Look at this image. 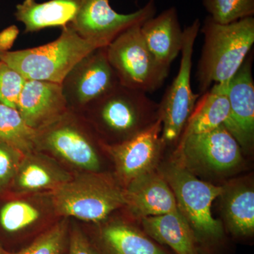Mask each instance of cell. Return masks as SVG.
I'll return each instance as SVG.
<instances>
[{
	"instance_id": "obj_9",
	"label": "cell",
	"mask_w": 254,
	"mask_h": 254,
	"mask_svg": "<svg viewBox=\"0 0 254 254\" xmlns=\"http://www.w3.org/2000/svg\"><path fill=\"white\" fill-rule=\"evenodd\" d=\"M78 10L71 23L83 39L100 48L108 46L119 34L133 25L141 24L156 14L155 0H149L130 14H120L110 0H77Z\"/></svg>"
},
{
	"instance_id": "obj_28",
	"label": "cell",
	"mask_w": 254,
	"mask_h": 254,
	"mask_svg": "<svg viewBox=\"0 0 254 254\" xmlns=\"http://www.w3.org/2000/svg\"><path fill=\"white\" fill-rule=\"evenodd\" d=\"M23 156L18 150L0 141V191L11 185Z\"/></svg>"
},
{
	"instance_id": "obj_31",
	"label": "cell",
	"mask_w": 254,
	"mask_h": 254,
	"mask_svg": "<svg viewBox=\"0 0 254 254\" xmlns=\"http://www.w3.org/2000/svg\"><path fill=\"white\" fill-rule=\"evenodd\" d=\"M0 254H8L7 252H6L3 248L2 246L0 244Z\"/></svg>"
},
{
	"instance_id": "obj_29",
	"label": "cell",
	"mask_w": 254,
	"mask_h": 254,
	"mask_svg": "<svg viewBox=\"0 0 254 254\" xmlns=\"http://www.w3.org/2000/svg\"><path fill=\"white\" fill-rule=\"evenodd\" d=\"M68 254H101L78 227H73L69 235Z\"/></svg>"
},
{
	"instance_id": "obj_16",
	"label": "cell",
	"mask_w": 254,
	"mask_h": 254,
	"mask_svg": "<svg viewBox=\"0 0 254 254\" xmlns=\"http://www.w3.org/2000/svg\"><path fill=\"white\" fill-rule=\"evenodd\" d=\"M141 32L157 61L170 67L183 46L184 33L176 8L171 6L148 18L141 25Z\"/></svg>"
},
{
	"instance_id": "obj_32",
	"label": "cell",
	"mask_w": 254,
	"mask_h": 254,
	"mask_svg": "<svg viewBox=\"0 0 254 254\" xmlns=\"http://www.w3.org/2000/svg\"><path fill=\"white\" fill-rule=\"evenodd\" d=\"M0 57H1V53H0Z\"/></svg>"
},
{
	"instance_id": "obj_27",
	"label": "cell",
	"mask_w": 254,
	"mask_h": 254,
	"mask_svg": "<svg viewBox=\"0 0 254 254\" xmlns=\"http://www.w3.org/2000/svg\"><path fill=\"white\" fill-rule=\"evenodd\" d=\"M26 78L0 60V103L16 109Z\"/></svg>"
},
{
	"instance_id": "obj_30",
	"label": "cell",
	"mask_w": 254,
	"mask_h": 254,
	"mask_svg": "<svg viewBox=\"0 0 254 254\" xmlns=\"http://www.w3.org/2000/svg\"><path fill=\"white\" fill-rule=\"evenodd\" d=\"M19 34L16 25H11L0 32V53L9 51Z\"/></svg>"
},
{
	"instance_id": "obj_3",
	"label": "cell",
	"mask_w": 254,
	"mask_h": 254,
	"mask_svg": "<svg viewBox=\"0 0 254 254\" xmlns=\"http://www.w3.org/2000/svg\"><path fill=\"white\" fill-rule=\"evenodd\" d=\"M55 212L85 222L100 223L126 205L118 180L99 172H85L51 191Z\"/></svg>"
},
{
	"instance_id": "obj_22",
	"label": "cell",
	"mask_w": 254,
	"mask_h": 254,
	"mask_svg": "<svg viewBox=\"0 0 254 254\" xmlns=\"http://www.w3.org/2000/svg\"><path fill=\"white\" fill-rule=\"evenodd\" d=\"M227 86L215 84L200 95L180 138L213 131L225 124L230 114Z\"/></svg>"
},
{
	"instance_id": "obj_15",
	"label": "cell",
	"mask_w": 254,
	"mask_h": 254,
	"mask_svg": "<svg viewBox=\"0 0 254 254\" xmlns=\"http://www.w3.org/2000/svg\"><path fill=\"white\" fill-rule=\"evenodd\" d=\"M124 190L125 206L140 220L178 210L173 190L158 169L133 180Z\"/></svg>"
},
{
	"instance_id": "obj_11",
	"label": "cell",
	"mask_w": 254,
	"mask_h": 254,
	"mask_svg": "<svg viewBox=\"0 0 254 254\" xmlns=\"http://www.w3.org/2000/svg\"><path fill=\"white\" fill-rule=\"evenodd\" d=\"M162 121L158 120L144 131L129 139L100 145L110 155L115 165L118 182L123 188L138 177L158 169L162 150Z\"/></svg>"
},
{
	"instance_id": "obj_26",
	"label": "cell",
	"mask_w": 254,
	"mask_h": 254,
	"mask_svg": "<svg viewBox=\"0 0 254 254\" xmlns=\"http://www.w3.org/2000/svg\"><path fill=\"white\" fill-rule=\"evenodd\" d=\"M68 231V222L62 220L40 235L31 245L14 254H63Z\"/></svg>"
},
{
	"instance_id": "obj_19",
	"label": "cell",
	"mask_w": 254,
	"mask_h": 254,
	"mask_svg": "<svg viewBox=\"0 0 254 254\" xmlns=\"http://www.w3.org/2000/svg\"><path fill=\"white\" fill-rule=\"evenodd\" d=\"M98 240L101 254H169L143 230L122 220L103 224Z\"/></svg>"
},
{
	"instance_id": "obj_1",
	"label": "cell",
	"mask_w": 254,
	"mask_h": 254,
	"mask_svg": "<svg viewBox=\"0 0 254 254\" xmlns=\"http://www.w3.org/2000/svg\"><path fill=\"white\" fill-rule=\"evenodd\" d=\"M204 43L198 64L199 95L215 84H227L247 59L254 43V17L220 24L210 16L201 29Z\"/></svg>"
},
{
	"instance_id": "obj_25",
	"label": "cell",
	"mask_w": 254,
	"mask_h": 254,
	"mask_svg": "<svg viewBox=\"0 0 254 254\" xmlns=\"http://www.w3.org/2000/svg\"><path fill=\"white\" fill-rule=\"evenodd\" d=\"M203 5L208 16L220 24L254 16V0H203Z\"/></svg>"
},
{
	"instance_id": "obj_8",
	"label": "cell",
	"mask_w": 254,
	"mask_h": 254,
	"mask_svg": "<svg viewBox=\"0 0 254 254\" xmlns=\"http://www.w3.org/2000/svg\"><path fill=\"white\" fill-rule=\"evenodd\" d=\"M200 29L198 18L184 29L180 69L159 103L161 139L165 146L178 142L200 97L192 91L190 83L193 48Z\"/></svg>"
},
{
	"instance_id": "obj_13",
	"label": "cell",
	"mask_w": 254,
	"mask_h": 254,
	"mask_svg": "<svg viewBox=\"0 0 254 254\" xmlns=\"http://www.w3.org/2000/svg\"><path fill=\"white\" fill-rule=\"evenodd\" d=\"M227 95L230 114L223 125L242 150L250 152L254 143V81L251 55L227 83Z\"/></svg>"
},
{
	"instance_id": "obj_5",
	"label": "cell",
	"mask_w": 254,
	"mask_h": 254,
	"mask_svg": "<svg viewBox=\"0 0 254 254\" xmlns=\"http://www.w3.org/2000/svg\"><path fill=\"white\" fill-rule=\"evenodd\" d=\"M147 93L121 84L88 105L108 144L129 139L160 118L159 103Z\"/></svg>"
},
{
	"instance_id": "obj_21",
	"label": "cell",
	"mask_w": 254,
	"mask_h": 254,
	"mask_svg": "<svg viewBox=\"0 0 254 254\" xmlns=\"http://www.w3.org/2000/svg\"><path fill=\"white\" fill-rule=\"evenodd\" d=\"M78 10L77 0H23L16 6L14 16L25 26V33L61 26L72 22Z\"/></svg>"
},
{
	"instance_id": "obj_24",
	"label": "cell",
	"mask_w": 254,
	"mask_h": 254,
	"mask_svg": "<svg viewBox=\"0 0 254 254\" xmlns=\"http://www.w3.org/2000/svg\"><path fill=\"white\" fill-rule=\"evenodd\" d=\"M39 209L26 200H13L0 211V225L8 233H18L29 228L41 218Z\"/></svg>"
},
{
	"instance_id": "obj_2",
	"label": "cell",
	"mask_w": 254,
	"mask_h": 254,
	"mask_svg": "<svg viewBox=\"0 0 254 254\" xmlns=\"http://www.w3.org/2000/svg\"><path fill=\"white\" fill-rule=\"evenodd\" d=\"M99 46L83 39L71 23L55 41L30 49L1 53L0 60L28 80L62 84L82 59Z\"/></svg>"
},
{
	"instance_id": "obj_14",
	"label": "cell",
	"mask_w": 254,
	"mask_h": 254,
	"mask_svg": "<svg viewBox=\"0 0 254 254\" xmlns=\"http://www.w3.org/2000/svg\"><path fill=\"white\" fill-rule=\"evenodd\" d=\"M16 110L25 123L40 131L69 111L63 86L53 82L26 79Z\"/></svg>"
},
{
	"instance_id": "obj_4",
	"label": "cell",
	"mask_w": 254,
	"mask_h": 254,
	"mask_svg": "<svg viewBox=\"0 0 254 254\" xmlns=\"http://www.w3.org/2000/svg\"><path fill=\"white\" fill-rule=\"evenodd\" d=\"M173 190L177 208L194 234L197 243L212 245L225 236L221 222L212 215V203L221 195L223 187L202 181L173 160L158 165Z\"/></svg>"
},
{
	"instance_id": "obj_6",
	"label": "cell",
	"mask_w": 254,
	"mask_h": 254,
	"mask_svg": "<svg viewBox=\"0 0 254 254\" xmlns=\"http://www.w3.org/2000/svg\"><path fill=\"white\" fill-rule=\"evenodd\" d=\"M119 34L106 47L107 56L122 86L153 93L163 86L170 68L159 63L145 44L141 26Z\"/></svg>"
},
{
	"instance_id": "obj_12",
	"label": "cell",
	"mask_w": 254,
	"mask_h": 254,
	"mask_svg": "<svg viewBox=\"0 0 254 254\" xmlns=\"http://www.w3.org/2000/svg\"><path fill=\"white\" fill-rule=\"evenodd\" d=\"M106 47L85 57L62 83L69 109L71 106L86 108L120 84L108 59Z\"/></svg>"
},
{
	"instance_id": "obj_23",
	"label": "cell",
	"mask_w": 254,
	"mask_h": 254,
	"mask_svg": "<svg viewBox=\"0 0 254 254\" xmlns=\"http://www.w3.org/2000/svg\"><path fill=\"white\" fill-rule=\"evenodd\" d=\"M38 136L17 110L0 103V141L26 155L37 150Z\"/></svg>"
},
{
	"instance_id": "obj_7",
	"label": "cell",
	"mask_w": 254,
	"mask_h": 254,
	"mask_svg": "<svg viewBox=\"0 0 254 254\" xmlns=\"http://www.w3.org/2000/svg\"><path fill=\"white\" fill-rule=\"evenodd\" d=\"M242 152L222 125L213 131L180 138L173 160L195 176L222 177L240 168Z\"/></svg>"
},
{
	"instance_id": "obj_20",
	"label": "cell",
	"mask_w": 254,
	"mask_h": 254,
	"mask_svg": "<svg viewBox=\"0 0 254 254\" xmlns=\"http://www.w3.org/2000/svg\"><path fill=\"white\" fill-rule=\"evenodd\" d=\"M143 230L155 242L176 254H199L191 228L178 210L141 219Z\"/></svg>"
},
{
	"instance_id": "obj_18",
	"label": "cell",
	"mask_w": 254,
	"mask_h": 254,
	"mask_svg": "<svg viewBox=\"0 0 254 254\" xmlns=\"http://www.w3.org/2000/svg\"><path fill=\"white\" fill-rule=\"evenodd\" d=\"M222 187L220 197L227 230L235 237H252L254 233L253 182L242 179Z\"/></svg>"
},
{
	"instance_id": "obj_10",
	"label": "cell",
	"mask_w": 254,
	"mask_h": 254,
	"mask_svg": "<svg viewBox=\"0 0 254 254\" xmlns=\"http://www.w3.org/2000/svg\"><path fill=\"white\" fill-rule=\"evenodd\" d=\"M37 150L50 152L85 172H99L101 167L93 138L70 110L58 121L38 131Z\"/></svg>"
},
{
	"instance_id": "obj_17",
	"label": "cell",
	"mask_w": 254,
	"mask_h": 254,
	"mask_svg": "<svg viewBox=\"0 0 254 254\" xmlns=\"http://www.w3.org/2000/svg\"><path fill=\"white\" fill-rule=\"evenodd\" d=\"M72 176L38 150L23 155L11 185L19 193L55 190Z\"/></svg>"
}]
</instances>
